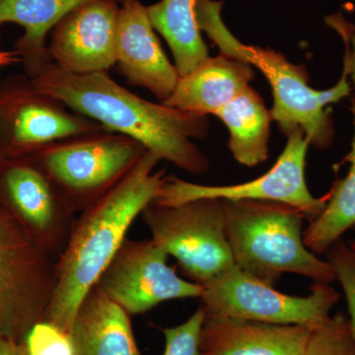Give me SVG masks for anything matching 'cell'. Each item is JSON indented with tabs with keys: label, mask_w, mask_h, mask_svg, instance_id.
<instances>
[{
	"label": "cell",
	"mask_w": 355,
	"mask_h": 355,
	"mask_svg": "<svg viewBox=\"0 0 355 355\" xmlns=\"http://www.w3.org/2000/svg\"><path fill=\"white\" fill-rule=\"evenodd\" d=\"M26 76L44 94L108 132L135 139L161 160L191 174L209 171V159L193 142L207 137L205 114L144 99L116 83L108 72L69 73L51 60Z\"/></svg>",
	"instance_id": "6da1fadb"
},
{
	"label": "cell",
	"mask_w": 355,
	"mask_h": 355,
	"mask_svg": "<svg viewBox=\"0 0 355 355\" xmlns=\"http://www.w3.org/2000/svg\"><path fill=\"white\" fill-rule=\"evenodd\" d=\"M147 150L127 176L74 220L69 241L55 265V286L44 321L71 331L79 306L127 239L128 229L158 198L165 170Z\"/></svg>",
	"instance_id": "7a4b0ae2"
},
{
	"label": "cell",
	"mask_w": 355,
	"mask_h": 355,
	"mask_svg": "<svg viewBox=\"0 0 355 355\" xmlns=\"http://www.w3.org/2000/svg\"><path fill=\"white\" fill-rule=\"evenodd\" d=\"M222 1L196 0V15L200 31L219 49L221 53L242 60L260 70L270 84L273 106L272 120L279 123L287 135L295 130L304 132L310 146L327 149L335 137L334 120L328 106L350 94L352 49L347 44V53L342 76L327 90L311 87L309 76L302 67L291 64L277 51L243 44L228 29L222 19Z\"/></svg>",
	"instance_id": "3957f363"
},
{
	"label": "cell",
	"mask_w": 355,
	"mask_h": 355,
	"mask_svg": "<svg viewBox=\"0 0 355 355\" xmlns=\"http://www.w3.org/2000/svg\"><path fill=\"white\" fill-rule=\"evenodd\" d=\"M226 233L235 266L275 286L282 273L309 277L316 284L336 280L333 266L305 246L300 210L286 203L225 200Z\"/></svg>",
	"instance_id": "277c9868"
},
{
	"label": "cell",
	"mask_w": 355,
	"mask_h": 355,
	"mask_svg": "<svg viewBox=\"0 0 355 355\" xmlns=\"http://www.w3.org/2000/svg\"><path fill=\"white\" fill-rule=\"evenodd\" d=\"M146 153L135 139L104 130L60 140L28 157L79 214L120 183Z\"/></svg>",
	"instance_id": "5b68a950"
},
{
	"label": "cell",
	"mask_w": 355,
	"mask_h": 355,
	"mask_svg": "<svg viewBox=\"0 0 355 355\" xmlns=\"http://www.w3.org/2000/svg\"><path fill=\"white\" fill-rule=\"evenodd\" d=\"M140 216L151 240L176 259L191 282L205 286L235 266L226 233L225 200L200 198L177 205L151 202Z\"/></svg>",
	"instance_id": "8992f818"
},
{
	"label": "cell",
	"mask_w": 355,
	"mask_h": 355,
	"mask_svg": "<svg viewBox=\"0 0 355 355\" xmlns=\"http://www.w3.org/2000/svg\"><path fill=\"white\" fill-rule=\"evenodd\" d=\"M57 260L0 205V338L22 343L43 321Z\"/></svg>",
	"instance_id": "52a82bcc"
},
{
	"label": "cell",
	"mask_w": 355,
	"mask_h": 355,
	"mask_svg": "<svg viewBox=\"0 0 355 355\" xmlns=\"http://www.w3.org/2000/svg\"><path fill=\"white\" fill-rule=\"evenodd\" d=\"M205 314L312 328L330 316L340 294L331 284L314 282L309 295L282 293L233 266L203 286Z\"/></svg>",
	"instance_id": "ba28073f"
},
{
	"label": "cell",
	"mask_w": 355,
	"mask_h": 355,
	"mask_svg": "<svg viewBox=\"0 0 355 355\" xmlns=\"http://www.w3.org/2000/svg\"><path fill=\"white\" fill-rule=\"evenodd\" d=\"M104 130L40 91L26 74L8 76L0 83L2 158L30 156L60 140Z\"/></svg>",
	"instance_id": "9c48e42d"
},
{
	"label": "cell",
	"mask_w": 355,
	"mask_h": 355,
	"mask_svg": "<svg viewBox=\"0 0 355 355\" xmlns=\"http://www.w3.org/2000/svg\"><path fill=\"white\" fill-rule=\"evenodd\" d=\"M286 137V146L272 169L253 181L229 186H207L167 176L153 202L177 205L200 198L263 200L291 205L300 210L306 219L313 221L323 212L329 193L315 198L306 184V155L310 142L304 132L298 128Z\"/></svg>",
	"instance_id": "30bf717a"
},
{
	"label": "cell",
	"mask_w": 355,
	"mask_h": 355,
	"mask_svg": "<svg viewBox=\"0 0 355 355\" xmlns=\"http://www.w3.org/2000/svg\"><path fill=\"white\" fill-rule=\"evenodd\" d=\"M168 258L151 239L127 238L95 286L130 316L167 301L202 298L203 286L180 277Z\"/></svg>",
	"instance_id": "8fae6325"
},
{
	"label": "cell",
	"mask_w": 355,
	"mask_h": 355,
	"mask_svg": "<svg viewBox=\"0 0 355 355\" xmlns=\"http://www.w3.org/2000/svg\"><path fill=\"white\" fill-rule=\"evenodd\" d=\"M0 205L46 252L60 257L76 214L33 159L24 156L0 160Z\"/></svg>",
	"instance_id": "7c38bea8"
},
{
	"label": "cell",
	"mask_w": 355,
	"mask_h": 355,
	"mask_svg": "<svg viewBox=\"0 0 355 355\" xmlns=\"http://www.w3.org/2000/svg\"><path fill=\"white\" fill-rule=\"evenodd\" d=\"M121 3L96 0L78 7L51 32V62L74 74L108 72L116 64Z\"/></svg>",
	"instance_id": "4fadbf2b"
},
{
	"label": "cell",
	"mask_w": 355,
	"mask_h": 355,
	"mask_svg": "<svg viewBox=\"0 0 355 355\" xmlns=\"http://www.w3.org/2000/svg\"><path fill=\"white\" fill-rule=\"evenodd\" d=\"M146 6L139 0L121 3L116 64L133 86L150 91L161 103L171 96L180 76L155 35Z\"/></svg>",
	"instance_id": "5bb4252c"
},
{
	"label": "cell",
	"mask_w": 355,
	"mask_h": 355,
	"mask_svg": "<svg viewBox=\"0 0 355 355\" xmlns=\"http://www.w3.org/2000/svg\"><path fill=\"white\" fill-rule=\"evenodd\" d=\"M311 328L205 314L203 355H303Z\"/></svg>",
	"instance_id": "9a60e30c"
},
{
	"label": "cell",
	"mask_w": 355,
	"mask_h": 355,
	"mask_svg": "<svg viewBox=\"0 0 355 355\" xmlns=\"http://www.w3.org/2000/svg\"><path fill=\"white\" fill-rule=\"evenodd\" d=\"M254 67L220 53L180 77L166 106L207 116L216 114L241 94L254 78Z\"/></svg>",
	"instance_id": "2e32d148"
},
{
	"label": "cell",
	"mask_w": 355,
	"mask_h": 355,
	"mask_svg": "<svg viewBox=\"0 0 355 355\" xmlns=\"http://www.w3.org/2000/svg\"><path fill=\"white\" fill-rule=\"evenodd\" d=\"M70 334L76 355H142L130 315L96 286L79 306Z\"/></svg>",
	"instance_id": "e0dca14e"
},
{
	"label": "cell",
	"mask_w": 355,
	"mask_h": 355,
	"mask_svg": "<svg viewBox=\"0 0 355 355\" xmlns=\"http://www.w3.org/2000/svg\"><path fill=\"white\" fill-rule=\"evenodd\" d=\"M92 1L96 0H0V25L12 23L24 29L14 51L25 74L51 62L46 38L53 28L72 11Z\"/></svg>",
	"instance_id": "ac0fdd59"
},
{
	"label": "cell",
	"mask_w": 355,
	"mask_h": 355,
	"mask_svg": "<svg viewBox=\"0 0 355 355\" xmlns=\"http://www.w3.org/2000/svg\"><path fill=\"white\" fill-rule=\"evenodd\" d=\"M229 132L233 157L247 167L265 162L270 153V112L254 89L248 87L216 114Z\"/></svg>",
	"instance_id": "d6986e66"
},
{
	"label": "cell",
	"mask_w": 355,
	"mask_h": 355,
	"mask_svg": "<svg viewBox=\"0 0 355 355\" xmlns=\"http://www.w3.org/2000/svg\"><path fill=\"white\" fill-rule=\"evenodd\" d=\"M154 30L160 33L173 55L180 77L188 76L209 58L196 15V0H160L146 6Z\"/></svg>",
	"instance_id": "ffe728a7"
},
{
	"label": "cell",
	"mask_w": 355,
	"mask_h": 355,
	"mask_svg": "<svg viewBox=\"0 0 355 355\" xmlns=\"http://www.w3.org/2000/svg\"><path fill=\"white\" fill-rule=\"evenodd\" d=\"M354 116V135L352 150L347 156L349 170L329 193V200L321 214L303 232L305 246L315 254L326 253L347 230L355 226V99L350 107Z\"/></svg>",
	"instance_id": "44dd1931"
},
{
	"label": "cell",
	"mask_w": 355,
	"mask_h": 355,
	"mask_svg": "<svg viewBox=\"0 0 355 355\" xmlns=\"http://www.w3.org/2000/svg\"><path fill=\"white\" fill-rule=\"evenodd\" d=\"M303 355H355V336L349 318L336 313L312 327Z\"/></svg>",
	"instance_id": "7402d4cb"
},
{
	"label": "cell",
	"mask_w": 355,
	"mask_h": 355,
	"mask_svg": "<svg viewBox=\"0 0 355 355\" xmlns=\"http://www.w3.org/2000/svg\"><path fill=\"white\" fill-rule=\"evenodd\" d=\"M22 343L27 355H76L71 334L44 320L32 327Z\"/></svg>",
	"instance_id": "603a6c76"
},
{
	"label": "cell",
	"mask_w": 355,
	"mask_h": 355,
	"mask_svg": "<svg viewBox=\"0 0 355 355\" xmlns=\"http://www.w3.org/2000/svg\"><path fill=\"white\" fill-rule=\"evenodd\" d=\"M205 311L202 306L184 323L162 329L165 347L162 355H203L200 349V335Z\"/></svg>",
	"instance_id": "cb8c5ba5"
},
{
	"label": "cell",
	"mask_w": 355,
	"mask_h": 355,
	"mask_svg": "<svg viewBox=\"0 0 355 355\" xmlns=\"http://www.w3.org/2000/svg\"><path fill=\"white\" fill-rule=\"evenodd\" d=\"M326 253L327 261L335 270L336 280L340 282L345 292L349 318L355 336V252L340 239Z\"/></svg>",
	"instance_id": "d4e9b609"
},
{
	"label": "cell",
	"mask_w": 355,
	"mask_h": 355,
	"mask_svg": "<svg viewBox=\"0 0 355 355\" xmlns=\"http://www.w3.org/2000/svg\"><path fill=\"white\" fill-rule=\"evenodd\" d=\"M0 355H27L22 343L0 338Z\"/></svg>",
	"instance_id": "484cf974"
},
{
	"label": "cell",
	"mask_w": 355,
	"mask_h": 355,
	"mask_svg": "<svg viewBox=\"0 0 355 355\" xmlns=\"http://www.w3.org/2000/svg\"><path fill=\"white\" fill-rule=\"evenodd\" d=\"M17 62L21 64V60L15 51L0 50V70Z\"/></svg>",
	"instance_id": "4316f807"
},
{
	"label": "cell",
	"mask_w": 355,
	"mask_h": 355,
	"mask_svg": "<svg viewBox=\"0 0 355 355\" xmlns=\"http://www.w3.org/2000/svg\"><path fill=\"white\" fill-rule=\"evenodd\" d=\"M352 42H354V51H352V73H350V76H352L355 88V36L352 38Z\"/></svg>",
	"instance_id": "83f0119b"
},
{
	"label": "cell",
	"mask_w": 355,
	"mask_h": 355,
	"mask_svg": "<svg viewBox=\"0 0 355 355\" xmlns=\"http://www.w3.org/2000/svg\"><path fill=\"white\" fill-rule=\"evenodd\" d=\"M354 228L355 229V226ZM349 247L355 252V240H352V241L350 242Z\"/></svg>",
	"instance_id": "f1b7e54d"
},
{
	"label": "cell",
	"mask_w": 355,
	"mask_h": 355,
	"mask_svg": "<svg viewBox=\"0 0 355 355\" xmlns=\"http://www.w3.org/2000/svg\"><path fill=\"white\" fill-rule=\"evenodd\" d=\"M2 159V156H1V154H0V160H1Z\"/></svg>",
	"instance_id": "f546056e"
}]
</instances>
